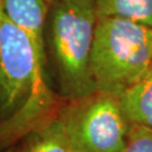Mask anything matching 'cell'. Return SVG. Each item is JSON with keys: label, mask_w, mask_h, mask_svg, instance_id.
Masks as SVG:
<instances>
[{"label": "cell", "mask_w": 152, "mask_h": 152, "mask_svg": "<svg viewBox=\"0 0 152 152\" xmlns=\"http://www.w3.org/2000/svg\"><path fill=\"white\" fill-rule=\"evenodd\" d=\"M23 152H75L61 116L34 131Z\"/></svg>", "instance_id": "7"}, {"label": "cell", "mask_w": 152, "mask_h": 152, "mask_svg": "<svg viewBox=\"0 0 152 152\" xmlns=\"http://www.w3.org/2000/svg\"><path fill=\"white\" fill-rule=\"evenodd\" d=\"M122 152H152V130L130 125L127 142Z\"/></svg>", "instance_id": "9"}, {"label": "cell", "mask_w": 152, "mask_h": 152, "mask_svg": "<svg viewBox=\"0 0 152 152\" xmlns=\"http://www.w3.org/2000/svg\"><path fill=\"white\" fill-rule=\"evenodd\" d=\"M7 16L31 37L39 58L46 62L45 25L50 6L45 0H0Z\"/></svg>", "instance_id": "5"}, {"label": "cell", "mask_w": 152, "mask_h": 152, "mask_svg": "<svg viewBox=\"0 0 152 152\" xmlns=\"http://www.w3.org/2000/svg\"><path fill=\"white\" fill-rule=\"evenodd\" d=\"M151 65V27L120 17H98L90 58L97 91L121 97Z\"/></svg>", "instance_id": "3"}, {"label": "cell", "mask_w": 152, "mask_h": 152, "mask_svg": "<svg viewBox=\"0 0 152 152\" xmlns=\"http://www.w3.org/2000/svg\"><path fill=\"white\" fill-rule=\"evenodd\" d=\"M118 102L129 124L152 130V65L140 81L118 97Z\"/></svg>", "instance_id": "6"}, {"label": "cell", "mask_w": 152, "mask_h": 152, "mask_svg": "<svg viewBox=\"0 0 152 152\" xmlns=\"http://www.w3.org/2000/svg\"><path fill=\"white\" fill-rule=\"evenodd\" d=\"M75 152H122L130 124L118 98L96 91L73 100L61 115Z\"/></svg>", "instance_id": "4"}, {"label": "cell", "mask_w": 152, "mask_h": 152, "mask_svg": "<svg viewBox=\"0 0 152 152\" xmlns=\"http://www.w3.org/2000/svg\"><path fill=\"white\" fill-rule=\"evenodd\" d=\"M97 18L95 0H61L50 6L46 44L61 89L71 100L97 91L90 70Z\"/></svg>", "instance_id": "2"}, {"label": "cell", "mask_w": 152, "mask_h": 152, "mask_svg": "<svg viewBox=\"0 0 152 152\" xmlns=\"http://www.w3.org/2000/svg\"><path fill=\"white\" fill-rule=\"evenodd\" d=\"M45 1H46V4L49 6H52V5H54V4H56V2L61 1V0H45Z\"/></svg>", "instance_id": "10"}, {"label": "cell", "mask_w": 152, "mask_h": 152, "mask_svg": "<svg viewBox=\"0 0 152 152\" xmlns=\"http://www.w3.org/2000/svg\"><path fill=\"white\" fill-rule=\"evenodd\" d=\"M98 17L125 18L152 28V0H95Z\"/></svg>", "instance_id": "8"}, {"label": "cell", "mask_w": 152, "mask_h": 152, "mask_svg": "<svg viewBox=\"0 0 152 152\" xmlns=\"http://www.w3.org/2000/svg\"><path fill=\"white\" fill-rule=\"evenodd\" d=\"M45 63L31 37L7 16L0 1V120L27 130L51 103Z\"/></svg>", "instance_id": "1"}]
</instances>
